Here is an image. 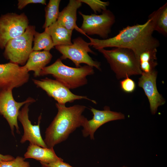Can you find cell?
<instances>
[{
  "mask_svg": "<svg viewBox=\"0 0 167 167\" xmlns=\"http://www.w3.org/2000/svg\"><path fill=\"white\" fill-rule=\"evenodd\" d=\"M79 0H70L66 6L59 12L57 22L68 29L73 31L75 29L84 35L76 24L77 11L82 5Z\"/></svg>",
  "mask_w": 167,
  "mask_h": 167,
  "instance_id": "9a60e30c",
  "label": "cell"
},
{
  "mask_svg": "<svg viewBox=\"0 0 167 167\" xmlns=\"http://www.w3.org/2000/svg\"><path fill=\"white\" fill-rule=\"evenodd\" d=\"M34 83L38 87L44 90L49 96L53 98L60 104L71 103L77 100L86 99L96 104V101L87 96L75 95L70 89L56 80L46 77L41 80L32 79Z\"/></svg>",
  "mask_w": 167,
  "mask_h": 167,
  "instance_id": "9c48e42d",
  "label": "cell"
},
{
  "mask_svg": "<svg viewBox=\"0 0 167 167\" xmlns=\"http://www.w3.org/2000/svg\"><path fill=\"white\" fill-rule=\"evenodd\" d=\"M33 41L32 51L44 50L49 51L54 47L50 36L45 30L42 33L36 31L34 35Z\"/></svg>",
  "mask_w": 167,
  "mask_h": 167,
  "instance_id": "44dd1931",
  "label": "cell"
},
{
  "mask_svg": "<svg viewBox=\"0 0 167 167\" xmlns=\"http://www.w3.org/2000/svg\"><path fill=\"white\" fill-rule=\"evenodd\" d=\"M29 77L24 66L10 62L0 64V90L20 87L28 82Z\"/></svg>",
  "mask_w": 167,
  "mask_h": 167,
  "instance_id": "8fae6325",
  "label": "cell"
},
{
  "mask_svg": "<svg viewBox=\"0 0 167 167\" xmlns=\"http://www.w3.org/2000/svg\"><path fill=\"white\" fill-rule=\"evenodd\" d=\"M157 72L155 70L148 73L142 72L138 85L143 90L150 104L151 113H156L158 108L164 104L165 99L158 92L156 84Z\"/></svg>",
  "mask_w": 167,
  "mask_h": 167,
  "instance_id": "4fadbf2b",
  "label": "cell"
},
{
  "mask_svg": "<svg viewBox=\"0 0 167 167\" xmlns=\"http://www.w3.org/2000/svg\"><path fill=\"white\" fill-rule=\"evenodd\" d=\"M154 31L152 19L142 24L128 26L114 36L105 39L88 37L90 46L96 49L108 47H120L132 50L139 58V55L148 49L157 48L159 41L153 36Z\"/></svg>",
  "mask_w": 167,
  "mask_h": 167,
  "instance_id": "6da1fadb",
  "label": "cell"
},
{
  "mask_svg": "<svg viewBox=\"0 0 167 167\" xmlns=\"http://www.w3.org/2000/svg\"><path fill=\"white\" fill-rule=\"evenodd\" d=\"M11 89L0 90V114L2 115L8 122L12 134L14 136L15 127L18 134L20 133L18 124V117L20 108L28 103H33L36 101L29 97L21 102L16 101L14 99Z\"/></svg>",
  "mask_w": 167,
  "mask_h": 167,
  "instance_id": "30bf717a",
  "label": "cell"
},
{
  "mask_svg": "<svg viewBox=\"0 0 167 167\" xmlns=\"http://www.w3.org/2000/svg\"><path fill=\"white\" fill-rule=\"evenodd\" d=\"M122 167H127L126 166H123Z\"/></svg>",
  "mask_w": 167,
  "mask_h": 167,
  "instance_id": "f1b7e54d",
  "label": "cell"
},
{
  "mask_svg": "<svg viewBox=\"0 0 167 167\" xmlns=\"http://www.w3.org/2000/svg\"><path fill=\"white\" fill-rule=\"evenodd\" d=\"M40 163L42 167H73L69 164L63 162V161H59L49 164Z\"/></svg>",
  "mask_w": 167,
  "mask_h": 167,
  "instance_id": "4316f807",
  "label": "cell"
},
{
  "mask_svg": "<svg viewBox=\"0 0 167 167\" xmlns=\"http://www.w3.org/2000/svg\"><path fill=\"white\" fill-rule=\"evenodd\" d=\"M61 0H50L45 8V20L43 28L45 29L57 21L59 13Z\"/></svg>",
  "mask_w": 167,
  "mask_h": 167,
  "instance_id": "7402d4cb",
  "label": "cell"
},
{
  "mask_svg": "<svg viewBox=\"0 0 167 167\" xmlns=\"http://www.w3.org/2000/svg\"><path fill=\"white\" fill-rule=\"evenodd\" d=\"M52 57L49 51H32L24 66L28 72L34 71L35 77L39 76L41 70L50 62Z\"/></svg>",
  "mask_w": 167,
  "mask_h": 167,
  "instance_id": "2e32d148",
  "label": "cell"
},
{
  "mask_svg": "<svg viewBox=\"0 0 167 167\" xmlns=\"http://www.w3.org/2000/svg\"><path fill=\"white\" fill-rule=\"evenodd\" d=\"M93 67L87 65L79 67H69L64 64L59 58L43 68L40 76L51 75L55 80L69 89H73L88 83L87 77L94 74Z\"/></svg>",
  "mask_w": 167,
  "mask_h": 167,
  "instance_id": "3957f363",
  "label": "cell"
},
{
  "mask_svg": "<svg viewBox=\"0 0 167 167\" xmlns=\"http://www.w3.org/2000/svg\"><path fill=\"white\" fill-rule=\"evenodd\" d=\"M93 116L92 118L86 121L83 126L82 132L83 136H89L91 139H94V134L101 126L109 122L124 119V115L121 112L110 110L108 106H105L104 109L100 110L93 108L90 109Z\"/></svg>",
  "mask_w": 167,
  "mask_h": 167,
  "instance_id": "7c38bea8",
  "label": "cell"
},
{
  "mask_svg": "<svg viewBox=\"0 0 167 167\" xmlns=\"http://www.w3.org/2000/svg\"><path fill=\"white\" fill-rule=\"evenodd\" d=\"M25 158L17 156L14 159L0 162V167H30L29 163L25 161Z\"/></svg>",
  "mask_w": 167,
  "mask_h": 167,
  "instance_id": "cb8c5ba5",
  "label": "cell"
},
{
  "mask_svg": "<svg viewBox=\"0 0 167 167\" xmlns=\"http://www.w3.org/2000/svg\"><path fill=\"white\" fill-rule=\"evenodd\" d=\"M24 13H8L0 16V48L4 49L10 40L22 34L29 26Z\"/></svg>",
  "mask_w": 167,
  "mask_h": 167,
  "instance_id": "ba28073f",
  "label": "cell"
},
{
  "mask_svg": "<svg viewBox=\"0 0 167 167\" xmlns=\"http://www.w3.org/2000/svg\"><path fill=\"white\" fill-rule=\"evenodd\" d=\"M89 46V43L78 37L73 40L71 45H57L55 47L62 54L60 58L61 60L70 59L76 67H80V64L85 63L101 71L100 63L93 60L88 54V53L95 54Z\"/></svg>",
  "mask_w": 167,
  "mask_h": 167,
  "instance_id": "8992f818",
  "label": "cell"
},
{
  "mask_svg": "<svg viewBox=\"0 0 167 167\" xmlns=\"http://www.w3.org/2000/svg\"><path fill=\"white\" fill-rule=\"evenodd\" d=\"M98 50L106 59L118 79L142 74L139 58L131 49L116 47L111 50L101 49Z\"/></svg>",
  "mask_w": 167,
  "mask_h": 167,
  "instance_id": "277c9868",
  "label": "cell"
},
{
  "mask_svg": "<svg viewBox=\"0 0 167 167\" xmlns=\"http://www.w3.org/2000/svg\"><path fill=\"white\" fill-rule=\"evenodd\" d=\"M24 158H32L40 163L49 164L59 161H63L55 154L53 148H44L30 143L24 155Z\"/></svg>",
  "mask_w": 167,
  "mask_h": 167,
  "instance_id": "e0dca14e",
  "label": "cell"
},
{
  "mask_svg": "<svg viewBox=\"0 0 167 167\" xmlns=\"http://www.w3.org/2000/svg\"><path fill=\"white\" fill-rule=\"evenodd\" d=\"M35 27L29 25L21 35L9 41L3 53L4 57L10 62L24 66L32 51V43Z\"/></svg>",
  "mask_w": 167,
  "mask_h": 167,
  "instance_id": "5b68a950",
  "label": "cell"
},
{
  "mask_svg": "<svg viewBox=\"0 0 167 167\" xmlns=\"http://www.w3.org/2000/svg\"><path fill=\"white\" fill-rule=\"evenodd\" d=\"M157 48L150 49L142 53L139 57L140 69L142 72L148 73L154 70L158 64Z\"/></svg>",
  "mask_w": 167,
  "mask_h": 167,
  "instance_id": "ffe728a7",
  "label": "cell"
},
{
  "mask_svg": "<svg viewBox=\"0 0 167 167\" xmlns=\"http://www.w3.org/2000/svg\"><path fill=\"white\" fill-rule=\"evenodd\" d=\"M120 84L122 90L127 93L133 92L135 89L136 84L135 82L129 77L124 78L120 81Z\"/></svg>",
  "mask_w": 167,
  "mask_h": 167,
  "instance_id": "d4e9b609",
  "label": "cell"
},
{
  "mask_svg": "<svg viewBox=\"0 0 167 167\" xmlns=\"http://www.w3.org/2000/svg\"><path fill=\"white\" fill-rule=\"evenodd\" d=\"M18 8L22 10L26 6L29 4L40 3L43 5H46L45 0H19L18 1Z\"/></svg>",
  "mask_w": 167,
  "mask_h": 167,
  "instance_id": "484cf974",
  "label": "cell"
},
{
  "mask_svg": "<svg viewBox=\"0 0 167 167\" xmlns=\"http://www.w3.org/2000/svg\"><path fill=\"white\" fill-rule=\"evenodd\" d=\"M154 31L166 36L167 34V3H166L151 14Z\"/></svg>",
  "mask_w": 167,
  "mask_h": 167,
  "instance_id": "d6986e66",
  "label": "cell"
},
{
  "mask_svg": "<svg viewBox=\"0 0 167 167\" xmlns=\"http://www.w3.org/2000/svg\"><path fill=\"white\" fill-rule=\"evenodd\" d=\"M82 3L88 5L95 13L101 12L106 10L109 6V2H103L100 0H79Z\"/></svg>",
  "mask_w": 167,
  "mask_h": 167,
  "instance_id": "603a6c76",
  "label": "cell"
},
{
  "mask_svg": "<svg viewBox=\"0 0 167 167\" xmlns=\"http://www.w3.org/2000/svg\"><path fill=\"white\" fill-rule=\"evenodd\" d=\"M79 13L83 19L80 29L85 35H97L103 39L108 38L115 21V16L111 11L106 9L100 15H86L81 12Z\"/></svg>",
  "mask_w": 167,
  "mask_h": 167,
  "instance_id": "52a82bcc",
  "label": "cell"
},
{
  "mask_svg": "<svg viewBox=\"0 0 167 167\" xmlns=\"http://www.w3.org/2000/svg\"><path fill=\"white\" fill-rule=\"evenodd\" d=\"M57 113L45 132L44 141L47 148H51L67 139L77 128L83 126L88 120L82 115L86 107L79 105L66 107L57 103Z\"/></svg>",
  "mask_w": 167,
  "mask_h": 167,
  "instance_id": "7a4b0ae2",
  "label": "cell"
},
{
  "mask_svg": "<svg viewBox=\"0 0 167 167\" xmlns=\"http://www.w3.org/2000/svg\"><path fill=\"white\" fill-rule=\"evenodd\" d=\"M50 36L54 46L72 44V31L59 24L57 21L45 29Z\"/></svg>",
  "mask_w": 167,
  "mask_h": 167,
  "instance_id": "ac0fdd59",
  "label": "cell"
},
{
  "mask_svg": "<svg viewBox=\"0 0 167 167\" xmlns=\"http://www.w3.org/2000/svg\"><path fill=\"white\" fill-rule=\"evenodd\" d=\"M31 104L28 103L24 105L21 110H19L18 120L21 123L23 128L24 133L20 141L21 143L28 141L30 143L47 148L41 137L40 124L41 118V115L38 118L37 125H33L29 119V106Z\"/></svg>",
  "mask_w": 167,
  "mask_h": 167,
  "instance_id": "5bb4252c",
  "label": "cell"
},
{
  "mask_svg": "<svg viewBox=\"0 0 167 167\" xmlns=\"http://www.w3.org/2000/svg\"><path fill=\"white\" fill-rule=\"evenodd\" d=\"M14 158L13 156L10 155H3L0 154V162L11 161Z\"/></svg>",
  "mask_w": 167,
  "mask_h": 167,
  "instance_id": "83f0119b",
  "label": "cell"
}]
</instances>
